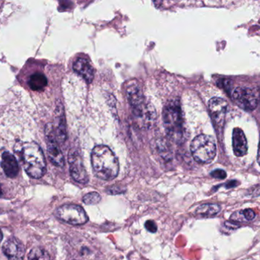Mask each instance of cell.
I'll use <instances>...</instances> for the list:
<instances>
[{
    "instance_id": "1",
    "label": "cell",
    "mask_w": 260,
    "mask_h": 260,
    "mask_svg": "<svg viewBox=\"0 0 260 260\" xmlns=\"http://www.w3.org/2000/svg\"><path fill=\"white\" fill-rule=\"evenodd\" d=\"M126 95L137 125L142 128H151L156 120L155 109L147 102L140 86L132 84L128 86Z\"/></svg>"
},
{
    "instance_id": "2",
    "label": "cell",
    "mask_w": 260,
    "mask_h": 260,
    "mask_svg": "<svg viewBox=\"0 0 260 260\" xmlns=\"http://www.w3.org/2000/svg\"><path fill=\"white\" fill-rule=\"evenodd\" d=\"M93 171L102 180H114L118 176V160L115 154L105 145H99L93 149L91 156Z\"/></svg>"
},
{
    "instance_id": "3",
    "label": "cell",
    "mask_w": 260,
    "mask_h": 260,
    "mask_svg": "<svg viewBox=\"0 0 260 260\" xmlns=\"http://www.w3.org/2000/svg\"><path fill=\"white\" fill-rule=\"evenodd\" d=\"M18 149L21 163L29 177L40 179L47 169L45 157L41 147L34 141L24 142Z\"/></svg>"
},
{
    "instance_id": "4",
    "label": "cell",
    "mask_w": 260,
    "mask_h": 260,
    "mask_svg": "<svg viewBox=\"0 0 260 260\" xmlns=\"http://www.w3.org/2000/svg\"><path fill=\"white\" fill-rule=\"evenodd\" d=\"M163 121L168 134L172 138L180 140L183 133V121L178 102H171L165 105Z\"/></svg>"
},
{
    "instance_id": "5",
    "label": "cell",
    "mask_w": 260,
    "mask_h": 260,
    "mask_svg": "<svg viewBox=\"0 0 260 260\" xmlns=\"http://www.w3.org/2000/svg\"><path fill=\"white\" fill-rule=\"evenodd\" d=\"M190 151L196 161L200 163H209L216 155V145L210 136L200 134L192 140Z\"/></svg>"
},
{
    "instance_id": "6",
    "label": "cell",
    "mask_w": 260,
    "mask_h": 260,
    "mask_svg": "<svg viewBox=\"0 0 260 260\" xmlns=\"http://www.w3.org/2000/svg\"><path fill=\"white\" fill-rule=\"evenodd\" d=\"M56 214L61 221L73 225H82L88 221L85 210L77 205H64L56 209Z\"/></svg>"
},
{
    "instance_id": "7",
    "label": "cell",
    "mask_w": 260,
    "mask_h": 260,
    "mask_svg": "<svg viewBox=\"0 0 260 260\" xmlns=\"http://www.w3.org/2000/svg\"><path fill=\"white\" fill-rule=\"evenodd\" d=\"M47 138V154L50 162L58 167H63L65 165L63 154L58 145L56 137V131L53 124H48L45 128Z\"/></svg>"
},
{
    "instance_id": "8",
    "label": "cell",
    "mask_w": 260,
    "mask_h": 260,
    "mask_svg": "<svg viewBox=\"0 0 260 260\" xmlns=\"http://www.w3.org/2000/svg\"><path fill=\"white\" fill-rule=\"evenodd\" d=\"M232 97L235 103L245 111H253L259 103V99L255 92L247 87L235 89L232 93Z\"/></svg>"
},
{
    "instance_id": "9",
    "label": "cell",
    "mask_w": 260,
    "mask_h": 260,
    "mask_svg": "<svg viewBox=\"0 0 260 260\" xmlns=\"http://www.w3.org/2000/svg\"><path fill=\"white\" fill-rule=\"evenodd\" d=\"M69 163L70 174L73 180L81 184H86L88 182V176L81 156L77 152L70 153Z\"/></svg>"
},
{
    "instance_id": "10",
    "label": "cell",
    "mask_w": 260,
    "mask_h": 260,
    "mask_svg": "<svg viewBox=\"0 0 260 260\" xmlns=\"http://www.w3.org/2000/svg\"><path fill=\"white\" fill-rule=\"evenodd\" d=\"M5 255L9 260H23L25 249L22 243L17 238H10L6 241L3 247Z\"/></svg>"
},
{
    "instance_id": "11",
    "label": "cell",
    "mask_w": 260,
    "mask_h": 260,
    "mask_svg": "<svg viewBox=\"0 0 260 260\" xmlns=\"http://www.w3.org/2000/svg\"><path fill=\"white\" fill-rule=\"evenodd\" d=\"M209 109L212 120L219 125L222 123L227 112V102L221 98H212L209 102Z\"/></svg>"
},
{
    "instance_id": "12",
    "label": "cell",
    "mask_w": 260,
    "mask_h": 260,
    "mask_svg": "<svg viewBox=\"0 0 260 260\" xmlns=\"http://www.w3.org/2000/svg\"><path fill=\"white\" fill-rule=\"evenodd\" d=\"M233 150L237 157H243L246 155L248 151V145L244 131L239 128L234 129L232 136Z\"/></svg>"
},
{
    "instance_id": "13",
    "label": "cell",
    "mask_w": 260,
    "mask_h": 260,
    "mask_svg": "<svg viewBox=\"0 0 260 260\" xmlns=\"http://www.w3.org/2000/svg\"><path fill=\"white\" fill-rule=\"evenodd\" d=\"M2 168L9 178H15L19 172L18 163L15 157L9 152H4L2 156Z\"/></svg>"
},
{
    "instance_id": "14",
    "label": "cell",
    "mask_w": 260,
    "mask_h": 260,
    "mask_svg": "<svg viewBox=\"0 0 260 260\" xmlns=\"http://www.w3.org/2000/svg\"><path fill=\"white\" fill-rule=\"evenodd\" d=\"M73 69L78 74L82 76L88 83H91L94 79V69L88 60L79 57L75 61Z\"/></svg>"
},
{
    "instance_id": "15",
    "label": "cell",
    "mask_w": 260,
    "mask_h": 260,
    "mask_svg": "<svg viewBox=\"0 0 260 260\" xmlns=\"http://www.w3.org/2000/svg\"><path fill=\"white\" fill-rule=\"evenodd\" d=\"M28 85L33 91H41L47 86V77L41 73H34L30 76Z\"/></svg>"
},
{
    "instance_id": "16",
    "label": "cell",
    "mask_w": 260,
    "mask_h": 260,
    "mask_svg": "<svg viewBox=\"0 0 260 260\" xmlns=\"http://www.w3.org/2000/svg\"><path fill=\"white\" fill-rule=\"evenodd\" d=\"M221 210V207L216 204L202 205L197 208L196 214L202 218H211L215 216Z\"/></svg>"
},
{
    "instance_id": "17",
    "label": "cell",
    "mask_w": 260,
    "mask_h": 260,
    "mask_svg": "<svg viewBox=\"0 0 260 260\" xmlns=\"http://www.w3.org/2000/svg\"><path fill=\"white\" fill-rule=\"evenodd\" d=\"M28 260H50V257L45 250L41 247H35L29 253Z\"/></svg>"
},
{
    "instance_id": "18",
    "label": "cell",
    "mask_w": 260,
    "mask_h": 260,
    "mask_svg": "<svg viewBox=\"0 0 260 260\" xmlns=\"http://www.w3.org/2000/svg\"><path fill=\"white\" fill-rule=\"evenodd\" d=\"M102 197L98 192H90L83 197V203L86 205H96L100 203Z\"/></svg>"
},
{
    "instance_id": "19",
    "label": "cell",
    "mask_w": 260,
    "mask_h": 260,
    "mask_svg": "<svg viewBox=\"0 0 260 260\" xmlns=\"http://www.w3.org/2000/svg\"><path fill=\"white\" fill-rule=\"evenodd\" d=\"M211 176L215 179L224 180L227 177V174H226L225 171L222 170V169H215V170L211 172Z\"/></svg>"
},
{
    "instance_id": "20",
    "label": "cell",
    "mask_w": 260,
    "mask_h": 260,
    "mask_svg": "<svg viewBox=\"0 0 260 260\" xmlns=\"http://www.w3.org/2000/svg\"><path fill=\"white\" fill-rule=\"evenodd\" d=\"M242 215H244V218L247 221H252L256 217V214L252 209H245V210L243 211Z\"/></svg>"
},
{
    "instance_id": "21",
    "label": "cell",
    "mask_w": 260,
    "mask_h": 260,
    "mask_svg": "<svg viewBox=\"0 0 260 260\" xmlns=\"http://www.w3.org/2000/svg\"><path fill=\"white\" fill-rule=\"evenodd\" d=\"M145 228L148 230V232H151V233H155L157 232V224H155V222L153 221H146L145 224Z\"/></svg>"
},
{
    "instance_id": "22",
    "label": "cell",
    "mask_w": 260,
    "mask_h": 260,
    "mask_svg": "<svg viewBox=\"0 0 260 260\" xmlns=\"http://www.w3.org/2000/svg\"><path fill=\"white\" fill-rule=\"evenodd\" d=\"M123 190L119 189V188L115 187V186H113V187L108 189V193L113 194V195H114V194L123 193Z\"/></svg>"
},
{
    "instance_id": "23",
    "label": "cell",
    "mask_w": 260,
    "mask_h": 260,
    "mask_svg": "<svg viewBox=\"0 0 260 260\" xmlns=\"http://www.w3.org/2000/svg\"><path fill=\"white\" fill-rule=\"evenodd\" d=\"M237 186V182L236 181H232L230 182V183H228L227 188H232L235 187V186Z\"/></svg>"
},
{
    "instance_id": "24",
    "label": "cell",
    "mask_w": 260,
    "mask_h": 260,
    "mask_svg": "<svg viewBox=\"0 0 260 260\" xmlns=\"http://www.w3.org/2000/svg\"><path fill=\"white\" fill-rule=\"evenodd\" d=\"M258 163H259V164L260 165V142H259V150H258Z\"/></svg>"
},
{
    "instance_id": "25",
    "label": "cell",
    "mask_w": 260,
    "mask_h": 260,
    "mask_svg": "<svg viewBox=\"0 0 260 260\" xmlns=\"http://www.w3.org/2000/svg\"><path fill=\"white\" fill-rule=\"evenodd\" d=\"M3 232H2L1 229H0V243H1L2 240H3Z\"/></svg>"
},
{
    "instance_id": "26",
    "label": "cell",
    "mask_w": 260,
    "mask_h": 260,
    "mask_svg": "<svg viewBox=\"0 0 260 260\" xmlns=\"http://www.w3.org/2000/svg\"><path fill=\"white\" fill-rule=\"evenodd\" d=\"M1 193H2V191H1V189H0V195H1Z\"/></svg>"
}]
</instances>
